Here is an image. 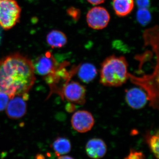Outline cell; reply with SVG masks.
Wrapping results in <instances>:
<instances>
[{
	"label": "cell",
	"instance_id": "obj_2",
	"mask_svg": "<svg viewBox=\"0 0 159 159\" xmlns=\"http://www.w3.org/2000/svg\"><path fill=\"white\" fill-rule=\"evenodd\" d=\"M128 64L123 56L115 55L107 57L101 64L100 82L107 87L121 86L128 79Z\"/></svg>",
	"mask_w": 159,
	"mask_h": 159
},
{
	"label": "cell",
	"instance_id": "obj_16",
	"mask_svg": "<svg viewBox=\"0 0 159 159\" xmlns=\"http://www.w3.org/2000/svg\"><path fill=\"white\" fill-rule=\"evenodd\" d=\"M137 19L142 25H148L151 20V15L148 9H139L137 12Z\"/></svg>",
	"mask_w": 159,
	"mask_h": 159
},
{
	"label": "cell",
	"instance_id": "obj_15",
	"mask_svg": "<svg viewBox=\"0 0 159 159\" xmlns=\"http://www.w3.org/2000/svg\"><path fill=\"white\" fill-rule=\"evenodd\" d=\"M146 142L157 159H159V137L158 132L157 133L151 134L148 132L145 136Z\"/></svg>",
	"mask_w": 159,
	"mask_h": 159
},
{
	"label": "cell",
	"instance_id": "obj_20",
	"mask_svg": "<svg viewBox=\"0 0 159 159\" xmlns=\"http://www.w3.org/2000/svg\"><path fill=\"white\" fill-rule=\"evenodd\" d=\"M139 9H148L150 6V0H136Z\"/></svg>",
	"mask_w": 159,
	"mask_h": 159
},
{
	"label": "cell",
	"instance_id": "obj_1",
	"mask_svg": "<svg viewBox=\"0 0 159 159\" xmlns=\"http://www.w3.org/2000/svg\"><path fill=\"white\" fill-rule=\"evenodd\" d=\"M32 61L20 53L9 54L0 59V92L10 99L27 94L35 80Z\"/></svg>",
	"mask_w": 159,
	"mask_h": 159
},
{
	"label": "cell",
	"instance_id": "obj_7",
	"mask_svg": "<svg viewBox=\"0 0 159 159\" xmlns=\"http://www.w3.org/2000/svg\"><path fill=\"white\" fill-rule=\"evenodd\" d=\"M71 122L74 129L80 133H84L93 128L95 119L93 115L88 111L79 110L73 114Z\"/></svg>",
	"mask_w": 159,
	"mask_h": 159
},
{
	"label": "cell",
	"instance_id": "obj_9",
	"mask_svg": "<svg viewBox=\"0 0 159 159\" xmlns=\"http://www.w3.org/2000/svg\"><path fill=\"white\" fill-rule=\"evenodd\" d=\"M125 98L128 105L137 110L145 107L148 99L146 93L139 88H133L128 90L125 93Z\"/></svg>",
	"mask_w": 159,
	"mask_h": 159
},
{
	"label": "cell",
	"instance_id": "obj_18",
	"mask_svg": "<svg viewBox=\"0 0 159 159\" xmlns=\"http://www.w3.org/2000/svg\"><path fill=\"white\" fill-rule=\"evenodd\" d=\"M145 157L142 152L130 149L129 153L124 159H145Z\"/></svg>",
	"mask_w": 159,
	"mask_h": 159
},
{
	"label": "cell",
	"instance_id": "obj_14",
	"mask_svg": "<svg viewBox=\"0 0 159 159\" xmlns=\"http://www.w3.org/2000/svg\"><path fill=\"white\" fill-rule=\"evenodd\" d=\"M52 147L57 156L69 153L71 150V144L70 140L64 137H59L54 140Z\"/></svg>",
	"mask_w": 159,
	"mask_h": 159
},
{
	"label": "cell",
	"instance_id": "obj_11",
	"mask_svg": "<svg viewBox=\"0 0 159 159\" xmlns=\"http://www.w3.org/2000/svg\"><path fill=\"white\" fill-rule=\"evenodd\" d=\"M46 41L52 48H60L66 44L67 38L62 31L53 30L47 34Z\"/></svg>",
	"mask_w": 159,
	"mask_h": 159
},
{
	"label": "cell",
	"instance_id": "obj_12",
	"mask_svg": "<svg viewBox=\"0 0 159 159\" xmlns=\"http://www.w3.org/2000/svg\"><path fill=\"white\" fill-rule=\"evenodd\" d=\"M113 8L119 17H125L132 11L134 6V0H113Z\"/></svg>",
	"mask_w": 159,
	"mask_h": 159
},
{
	"label": "cell",
	"instance_id": "obj_10",
	"mask_svg": "<svg viewBox=\"0 0 159 159\" xmlns=\"http://www.w3.org/2000/svg\"><path fill=\"white\" fill-rule=\"evenodd\" d=\"M85 150L88 156L91 158H102L107 151L105 142L100 139L94 138L89 140L85 146Z\"/></svg>",
	"mask_w": 159,
	"mask_h": 159
},
{
	"label": "cell",
	"instance_id": "obj_4",
	"mask_svg": "<svg viewBox=\"0 0 159 159\" xmlns=\"http://www.w3.org/2000/svg\"><path fill=\"white\" fill-rule=\"evenodd\" d=\"M59 93L72 103L82 105L86 102V90L79 82L71 81L66 83L60 90Z\"/></svg>",
	"mask_w": 159,
	"mask_h": 159
},
{
	"label": "cell",
	"instance_id": "obj_8",
	"mask_svg": "<svg viewBox=\"0 0 159 159\" xmlns=\"http://www.w3.org/2000/svg\"><path fill=\"white\" fill-rule=\"evenodd\" d=\"M29 99V93L16 95L11 98L6 107V114L11 119H20L25 116L27 111L26 101Z\"/></svg>",
	"mask_w": 159,
	"mask_h": 159
},
{
	"label": "cell",
	"instance_id": "obj_5",
	"mask_svg": "<svg viewBox=\"0 0 159 159\" xmlns=\"http://www.w3.org/2000/svg\"><path fill=\"white\" fill-rule=\"evenodd\" d=\"M32 64L34 73L44 77L54 73L59 65L50 51H47L36 57L32 62Z\"/></svg>",
	"mask_w": 159,
	"mask_h": 159
},
{
	"label": "cell",
	"instance_id": "obj_19",
	"mask_svg": "<svg viewBox=\"0 0 159 159\" xmlns=\"http://www.w3.org/2000/svg\"><path fill=\"white\" fill-rule=\"evenodd\" d=\"M10 99L7 94L0 92V111L6 109Z\"/></svg>",
	"mask_w": 159,
	"mask_h": 159
},
{
	"label": "cell",
	"instance_id": "obj_17",
	"mask_svg": "<svg viewBox=\"0 0 159 159\" xmlns=\"http://www.w3.org/2000/svg\"><path fill=\"white\" fill-rule=\"evenodd\" d=\"M67 13L74 21H77L80 18L81 11L78 8L71 7L67 10Z\"/></svg>",
	"mask_w": 159,
	"mask_h": 159
},
{
	"label": "cell",
	"instance_id": "obj_21",
	"mask_svg": "<svg viewBox=\"0 0 159 159\" xmlns=\"http://www.w3.org/2000/svg\"><path fill=\"white\" fill-rule=\"evenodd\" d=\"M87 1L92 5L97 6L104 3L106 0H87Z\"/></svg>",
	"mask_w": 159,
	"mask_h": 159
},
{
	"label": "cell",
	"instance_id": "obj_13",
	"mask_svg": "<svg viewBox=\"0 0 159 159\" xmlns=\"http://www.w3.org/2000/svg\"><path fill=\"white\" fill-rule=\"evenodd\" d=\"M97 70L95 66L89 63L82 64L79 66L78 76L82 82L89 83L97 76Z\"/></svg>",
	"mask_w": 159,
	"mask_h": 159
},
{
	"label": "cell",
	"instance_id": "obj_6",
	"mask_svg": "<svg viewBox=\"0 0 159 159\" xmlns=\"http://www.w3.org/2000/svg\"><path fill=\"white\" fill-rule=\"evenodd\" d=\"M110 15L105 8L96 6L89 10L86 15L88 25L94 30H102L108 25Z\"/></svg>",
	"mask_w": 159,
	"mask_h": 159
},
{
	"label": "cell",
	"instance_id": "obj_3",
	"mask_svg": "<svg viewBox=\"0 0 159 159\" xmlns=\"http://www.w3.org/2000/svg\"><path fill=\"white\" fill-rule=\"evenodd\" d=\"M21 9L16 0H0V26L12 29L19 22Z\"/></svg>",
	"mask_w": 159,
	"mask_h": 159
},
{
	"label": "cell",
	"instance_id": "obj_22",
	"mask_svg": "<svg viewBox=\"0 0 159 159\" xmlns=\"http://www.w3.org/2000/svg\"><path fill=\"white\" fill-rule=\"evenodd\" d=\"M58 159H74L72 157L68 156H61L58 157Z\"/></svg>",
	"mask_w": 159,
	"mask_h": 159
}]
</instances>
